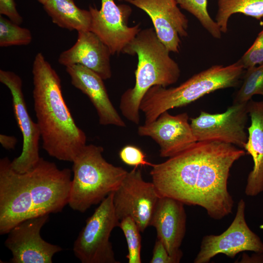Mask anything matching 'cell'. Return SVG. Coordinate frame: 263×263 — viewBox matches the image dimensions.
Segmentation results:
<instances>
[{"label": "cell", "mask_w": 263, "mask_h": 263, "mask_svg": "<svg viewBox=\"0 0 263 263\" xmlns=\"http://www.w3.org/2000/svg\"><path fill=\"white\" fill-rule=\"evenodd\" d=\"M247 69L263 64V30L259 34L252 45L238 61Z\"/></svg>", "instance_id": "484cf974"}, {"label": "cell", "mask_w": 263, "mask_h": 263, "mask_svg": "<svg viewBox=\"0 0 263 263\" xmlns=\"http://www.w3.org/2000/svg\"><path fill=\"white\" fill-rule=\"evenodd\" d=\"M32 36L30 31L0 16V46L27 45Z\"/></svg>", "instance_id": "cb8c5ba5"}, {"label": "cell", "mask_w": 263, "mask_h": 263, "mask_svg": "<svg viewBox=\"0 0 263 263\" xmlns=\"http://www.w3.org/2000/svg\"><path fill=\"white\" fill-rule=\"evenodd\" d=\"M119 156L121 161L126 165L137 168L138 166H149L152 167V164L146 160V155L139 148L127 145L119 151Z\"/></svg>", "instance_id": "4316f807"}, {"label": "cell", "mask_w": 263, "mask_h": 263, "mask_svg": "<svg viewBox=\"0 0 263 263\" xmlns=\"http://www.w3.org/2000/svg\"><path fill=\"white\" fill-rule=\"evenodd\" d=\"M247 109L251 124L244 149L252 156L254 165L248 175L244 192L247 196H254L263 191V101L251 99Z\"/></svg>", "instance_id": "d6986e66"}, {"label": "cell", "mask_w": 263, "mask_h": 263, "mask_svg": "<svg viewBox=\"0 0 263 263\" xmlns=\"http://www.w3.org/2000/svg\"><path fill=\"white\" fill-rule=\"evenodd\" d=\"M247 103H233L224 113L212 114L201 111L190 119V126L197 142L216 141L244 148L248 135Z\"/></svg>", "instance_id": "9c48e42d"}, {"label": "cell", "mask_w": 263, "mask_h": 263, "mask_svg": "<svg viewBox=\"0 0 263 263\" xmlns=\"http://www.w3.org/2000/svg\"><path fill=\"white\" fill-rule=\"evenodd\" d=\"M0 81L10 90L13 109L18 126L22 134V148L20 155L10 162L16 172L24 173L32 169L38 162L40 131L28 112L22 92V81L15 73L0 70Z\"/></svg>", "instance_id": "8fae6325"}, {"label": "cell", "mask_w": 263, "mask_h": 263, "mask_svg": "<svg viewBox=\"0 0 263 263\" xmlns=\"http://www.w3.org/2000/svg\"><path fill=\"white\" fill-rule=\"evenodd\" d=\"M246 70L233 103H248L255 94L263 95V64Z\"/></svg>", "instance_id": "7402d4cb"}, {"label": "cell", "mask_w": 263, "mask_h": 263, "mask_svg": "<svg viewBox=\"0 0 263 263\" xmlns=\"http://www.w3.org/2000/svg\"><path fill=\"white\" fill-rule=\"evenodd\" d=\"M38 1L39 3L43 4L44 3V1L45 0H37Z\"/></svg>", "instance_id": "4dcf8cb0"}, {"label": "cell", "mask_w": 263, "mask_h": 263, "mask_svg": "<svg viewBox=\"0 0 263 263\" xmlns=\"http://www.w3.org/2000/svg\"><path fill=\"white\" fill-rule=\"evenodd\" d=\"M245 203L243 199L238 203L234 219L229 227L220 235H207L202 238L194 263H207L219 254L233 258L240 252H263V243L248 226L245 219Z\"/></svg>", "instance_id": "30bf717a"}, {"label": "cell", "mask_w": 263, "mask_h": 263, "mask_svg": "<svg viewBox=\"0 0 263 263\" xmlns=\"http://www.w3.org/2000/svg\"><path fill=\"white\" fill-rule=\"evenodd\" d=\"M66 70L72 84L86 94L94 106L100 125L126 126L109 98L104 80L99 75L80 64L66 67Z\"/></svg>", "instance_id": "ac0fdd59"}, {"label": "cell", "mask_w": 263, "mask_h": 263, "mask_svg": "<svg viewBox=\"0 0 263 263\" xmlns=\"http://www.w3.org/2000/svg\"><path fill=\"white\" fill-rule=\"evenodd\" d=\"M101 1L99 10L89 6L91 14L90 31L108 47L112 55L122 53L141 30L140 25L129 26L128 20L132 11L130 6L116 4L114 0Z\"/></svg>", "instance_id": "7c38bea8"}, {"label": "cell", "mask_w": 263, "mask_h": 263, "mask_svg": "<svg viewBox=\"0 0 263 263\" xmlns=\"http://www.w3.org/2000/svg\"><path fill=\"white\" fill-rule=\"evenodd\" d=\"M169 53L153 28L141 30L122 52L136 55L138 58L135 85L122 94L119 104L122 115L135 124L139 123L140 103L149 89L155 85L167 87L179 78V66Z\"/></svg>", "instance_id": "277c9868"}, {"label": "cell", "mask_w": 263, "mask_h": 263, "mask_svg": "<svg viewBox=\"0 0 263 263\" xmlns=\"http://www.w3.org/2000/svg\"><path fill=\"white\" fill-rule=\"evenodd\" d=\"M184 205L171 197H160L150 224L156 229L157 239L163 243L169 255L180 260L183 256L180 247L186 231Z\"/></svg>", "instance_id": "2e32d148"}, {"label": "cell", "mask_w": 263, "mask_h": 263, "mask_svg": "<svg viewBox=\"0 0 263 263\" xmlns=\"http://www.w3.org/2000/svg\"><path fill=\"white\" fill-rule=\"evenodd\" d=\"M0 143L3 148L6 150H12L17 143V138L14 136L0 134Z\"/></svg>", "instance_id": "f546056e"}, {"label": "cell", "mask_w": 263, "mask_h": 263, "mask_svg": "<svg viewBox=\"0 0 263 263\" xmlns=\"http://www.w3.org/2000/svg\"><path fill=\"white\" fill-rule=\"evenodd\" d=\"M178 5L194 16L202 26L215 38L220 39L222 32L207 11V0H175Z\"/></svg>", "instance_id": "603a6c76"}, {"label": "cell", "mask_w": 263, "mask_h": 263, "mask_svg": "<svg viewBox=\"0 0 263 263\" xmlns=\"http://www.w3.org/2000/svg\"><path fill=\"white\" fill-rule=\"evenodd\" d=\"M0 14L7 17L13 22L20 25L23 19L16 8L14 0H0Z\"/></svg>", "instance_id": "f1b7e54d"}, {"label": "cell", "mask_w": 263, "mask_h": 263, "mask_svg": "<svg viewBox=\"0 0 263 263\" xmlns=\"http://www.w3.org/2000/svg\"><path fill=\"white\" fill-rule=\"evenodd\" d=\"M124 0L146 13L158 38L170 52H179L180 38L188 35V20L175 0Z\"/></svg>", "instance_id": "9a60e30c"}, {"label": "cell", "mask_w": 263, "mask_h": 263, "mask_svg": "<svg viewBox=\"0 0 263 263\" xmlns=\"http://www.w3.org/2000/svg\"><path fill=\"white\" fill-rule=\"evenodd\" d=\"M113 192L100 203L86 220L73 246L75 255L82 263H119L114 257L110 237L120 225L113 205Z\"/></svg>", "instance_id": "52a82bcc"}, {"label": "cell", "mask_w": 263, "mask_h": 263, "mask_svg": "<svg viewBox=\"0 0 263 263\" xmlns=\"http://www.w3.org/2000/svg\"><path fill=\"white\" fill-rule=\"evenodd\" d=\"M188 119L186 113L172 115L166 111L155 121L139 126L137 132L140 136L151 137L158 144L161 157H171L197 142Z\"/></svg>", "instance_id": "5bb4252c"}, {"label": "cell", "mask_w": 263, "mask_h": 263, "mask_svg": "<svg viewBox=\"0 0 263 263\" xmlns=\"http://www.w3.org/2000/svg\"><path fill=\"white\" fill-rule=\"evenodd\" d=\"M119 227L125 237L128 249L126 256L128 263H141V232L136 223L131 217H126L120 221Z\"/></svg>", "instance_id": "d4e9b609"}, {"label": "cell", "mask_w": 263, "mask_h": 263, "mask_svg": "<svg viewBox=\"0 0 263 263\" xmlns=\"http://www.w3.org/2000/svg\"><path fill=\"white\" fill-rule=\"evenodd\" d=\"M104 149L86 145L73 161L68 205L75 211L84 212L100 204L119 186L128 171L108 162L103 157Z\"/></svg>", "instance_id": "8992f818"}, {"label": "cell", "mask_w": 263, "mask_h": 263, "mask_svg": "<svg viewBox=\"0 0 263 263\" xmlns=\"http://www.w3.org/2000/svg\"><path fill=\"white\" fill-rule=\"evenodd\" d=\"M150 263H178L180 260L169 255L163 243L159 239L156 241Z\"/></svg>", "instance_id": "83f0119b"}, {"label": "cell", "mask_w": 263, "mask_h": 263, "mask_svg": "<svg viewBox=\"0 0 263 263\" xmlns=\"http://www.w3.org/2000/svg\"><path fill=\"white\" fill-rule=\"evenodd\" d=\"M245 154L234 145L197 142L166 161L154 164L150 174L160 197L204 208L221 220L232 213L234 200L227 189L233 164Z\"/></svg>", "instance_id": "6da1fadb"}, {"label": "cell", "mask_w": 263, "mask_h": 263, "mask_svg": "<svg viewBox=\"0 0 263 263\" xmlns=\"http://www.w3.org/2000/svg\"><path fill=\"white\" fill-rule=\"evenodd\" d=\"M108 47L93 32H78L76 42L69 49L62 52L58 61L67 67L80 64L92 70L103 80L112 77L110 56Z\"/></svg>", "instance_id": "e0dca14e"}, {"label": "cell", "mask_w": 263, "mask_h": 263, "mask_svg": "<svg viewBox=\"0 0 263 263\" xmlns=\"http://www.w3.org/2000/svg\"><path fill=\"white\" fill-rule=\"evenodd\" d=\"M160 198L152 182L145 181L141 169L134 167L128 171L113 192V205L120 221L130 216L136 223L141 232L148 226Z\"/></svg>", "instance_id": "ba28073f"}, {"label": "cell", "mask_w": 263, "mask_h": 263, "mask_svg": "<svg viewBox=\"0 0 263 263\" xmlns=\"http://www.w3.org/2000/svg\"><path fill=\"white\" fill-rule=\"evenodd\" d=\"M8 157L0 160V234L21 222L62 210L68 204L71 171L40 157L24 173L14 171Z\"/></svg>", "instance_id": "7a4b0ae2"}, {"label": "cell", "mask_w": 263, "mask_h": 263, "mask_svg": "<svg viewBox=\"0 0 263 263\" xmlns=\"http://www.w3.org/2000/svg\"><path fill=\"white\" fill-rule=\"evenodd\" d=\"M244 70L238 61L226 66L215 65L193 75L177 87H151L140 105V110L145 114V124L155 121L166 111L187 105L207 94L237 86Z\"/></svg>", "instance_id": "5b68a950"}, {"label": "cell", "mask_w": 263, "mask_h": 263, "mask_svg": "<svg viewBox=\"0 0 263 263\" xmlns=\"http://www.w3.org/2000/svg\"><path fill=\"white\" fill-rule=\"evenodd\" d=\"M215 21L222 33L227 31L231 16L241 13L260 20L263 17V0H218Z\"/></svg>", "instance_id": "44dd1931"}, {"label": "cell", "mask_w": 263, "mask_h": 263, "mask_svg": "<svg viewBox=\"0 0 263 263\" xmlns=\"http://www.w3.org/2000/svg\"><path fill=\"white\" fill-rule=\"evenodd\" d=\"M49 218L45 214L26 219L8 233L5 246L11 251L12 263H52L54 255L62 248L44 241L40 231Z\"/></svg>", "instance_id": "4fadbf2b"}, {"label": "cell", "mask_w": 263, "mask_h": 263, "mask_svg": "<svg viewBox=\"0 0 263 263\" xmlns=\"http://www.w3.org/2000/svg\"><path fill=\"white\" fill-rule=\"evenodd\" d=\"M42 5L53 22L59 27L77 32L90 31V11L78 8L74 0H45Z\"/></svg>", "instance_id": "ffe728a7"}, {"label": "cell", "mask_w": 263, "mask_h": 263, "mask_svg": "<svg viewBox=\"0 0 263 263\" xmlns=\"http://www.w3.org/2000/svg\"><path fill=\"white\" fill-rule=\"evenodd\" d=\"M33 96L42 148L51 157L73 162L86 145L63 98L61 80L41 53L33 63Z\"/></svg>", "instance_id": "3957f363"}]
</instances>
